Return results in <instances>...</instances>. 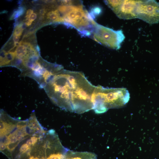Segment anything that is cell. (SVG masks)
<instances>
[{
  "mask_svg": "<svg viewBox=\"0 0 159 159\" xmlns=\"http://www.w3.org/2000/svg\"><path fill=\"white\" fill-rule=\"evenodd\" d=\"M49 83V95L60 107L82 114L93 110L95 87L81 72L62 69L54 75Z\"/></svg>",
  "mask_w": 159,
  "mask_h": 159,
  "instance_id": "obj_1",
  "label": "cell"
},
{
  "mask_svg": "<svg viewBox=\"0 0 159 159\" xmlns=\"http://www.w3.org/2000/svg\"><path fill=\"white\" fill-rule=\"evenodd\" d=\"M30 147L26 143L23 144L19 149L20 153L21 154L25 153L28 150Z\"/></svg>",
  "mask_w": 159,
  "mask_h": 159,
  "instance_id": "obj_16",
  "label": "cell"
},
{
  "mask_svg": "<svg viewBox=\"0 0 159 159\" xmlns=\"http://www.w3.org/2000/svg\"><path fill=\"white\" fill-rule=\"evenodd\" d=\"M26 144L29 147L32 144V142L31 139H28L26 141Z\"/></svg>",
  "mask_w": 159,
  "mask_h": 159,
  "instance_id": "obj_27",
  "label": "cell"
},
{
  "mask_svg": "<svg viewBox=\"0 0 159 159\" xmlns=\"http://www.w3.org/2000/svg\"><path fill=\"white\" fill-rule=\"evenodd\" d=\"M58 9L49 11L47 14V18L53 22L64 23V21Z\"/></svg>",
  "mask_w": 159,
  "mask_h": 159,
  "instance_id": "obj_7",
  "label": "cell"
},
{
  "mask_svg": "<svg viewBox=\"0 0 159 159\" xmlns=\"http://www.w3.org/2000/svg\"><path fill=\"white\" fill-rule=\"evenodd\" d=\"M9 140L10 143H14L16 142L17 141L16 137H12Z\"/></svg>",
  "mask_w": 159,
  "mask_h": 159,
  "instance_id": "obj_25",
  "label": "cell"
},
{
  "mask_svg": "<svg viewBox=\"0 0 159 159\" xmlns=\"http://www.w3.org/2000/svg\"><path fill=\"white\" fill-rule=\"evenodd\" d=\"M37 17V14L35 13H33L29 19L32 22L34 21Z\"/></svg>",
  "mask_w": 159,
  "mask_h": 159,
  "instance_id": "obj_20",
  "label": "cell"
},
{
  "mask_svg": "<svg viewBox=\"0 0 159 159\" xmlns=\"http://www.w3.org/2000/svg\"><path fill=\"white\" fill-rule=\"evenodd\" d=\"M46 12V11L45 9H42L39 11V14L41 16H44Z\"/></svg>",
  "mask_w": 159,
  "mask_h": 159,
  "instance_id": "obj_26",
  "label": "cell"
},
{
  "mask_svg": "<svg viewBox=\"0 0 159 159\" xmlns=\"http://www.w3.org/2000/svg\"><path fill=\"white\" fill-rule=\"evenodd\" d=\"M35 130L37 132L40 133L43 132V131L41 127L39 125L36 128Z\"/></svg>",
  "mask_w": 159,
  "mask_h": 159,
  "instance_id": "obj_24",
  "label": "cell"
},
{
  "mask_svg": "<svg viewBox=\"0 0 159 159\" xmlns=\"http://www.w3.org/2000/svg\"><path fill=\"white\" fill-rule=\"evenodd\" d=\"M66 159H97L94 153L88 152H78L68 150L66 154Z\"/></svg>",
  "mask_w": 159,
  "mask_h": 159,
  "instance_id": "obj_6",
  "label": "cell"
},
{
  "mask_svg": "<svg viewBox=\"0 0 159 159\" xmlns=\"http://www.w3.org/2000/svg\"><path fill=\"white\" fill-rule=\"evenodd\" d=\"M39 126V123L35 119L32 120L30 121L29 124V127L31 129L35 130L36 128Z\"/></svg>",
  "mask_w": 159,
  "mask_h": 159,
  "instance_id": "obj_14",
  "label": "cell"
},
{
  "mask_svg": "<svg viewBox=\"0 0 159 159\" xmlns=\"http://www.w3.org/2000/svg\"><path fill=\"white\" fill-rule=\"evenodd\" d=\"M26 21L25 22V25L27 26H30L32 22L29 19L26 20H25Z\"/></svg>",
  "mask_w": 159,
  "mask_h": 159,
  "instance_id": "obj_23",
  "label": "cell"
},
{
  "mask_svg": "<svg viewBox=\"0 0 159 159\" xmlns=\"http://www.w3.org/2000/svg\"><path fill=\"white\" fill-rule=\"evenodd\" d=\"M6 146L4 143L1 142L0 146V150L2 151L4 150L6 148Z\"/></svg>",
  "mask_w": 159,
  "mask_h": 159,
  "instance_id": "obj_22",
  "label": "cell"
},
{
  "mask_svg": "<svg viewBox=\"0 0 159 159\" xmlns=\"http://www.w3.org/2000/svg\"><path fill=\"white\" fill-rule=\"evenodd\" d=\"M26 155L29 157L27 159H49L48 156V151L46 153V154L45 153L44 155H41V156L31 155L30 153L29 154H26ZM26 159H27L26 158Z\"/></svg>",
  "mask_w": 159,
  "mask_h": 159,
  "instance_id": "obj_13",
  "label": "cell"
},
{
  "mask_svg": "<svg viewBox=\"0 0 159 159\" xmlns=\"http://www.w3.org/2000/svg\"><path fill=\"white\" fill-rule=\"evenodd\" d=\"M27 125V122L25 121H21L18 122L17 127L18 129L25 128Z\"/></svg>",
  "mask_w": 159,
  "mask_h": 159,
  "instance_id": "obj_17",
  "label": "cell"
},
{
  "mask_svg": "<svg viewBox=\"0 0 159 159\" xmlns=\"http://www.w3.org/2000/svg\"><path fill=\"white\" fill-rule=\"evenodd\" d=\"M23 24L20 23L17 25L15 27L13 33V36H17L20 37L24 30Z\"/></svg>",
  "mask_w": 159,
  "mask_h": 159,
  "instance_id": "obj_12",
  "label": "cell"
},
{
  "mask_svg": "<svg viewBox=\"0 0 159 159\" xmlns=\"http://www.w3.org/2000/svg\"><path fill=\"white\" fill-rule=\"evenodd\" d=\"M25 11V8L22 7H19L17 10L14 11L10 17V19L12 20L17 18L22 15Z\"/></svg>",
  "mask_w": 159,
  "mask_h": 159,
  "instance_id": "obj_11",
  "label": "cell"
},
{
  "mask_svg": "<svg viewBox=\"0 0 159 159\" xmlns=\"http://www.w3.org/2000/svg\"><path fill=\"white\" fill-rule=\"evenodd\" d=\"M27 48L22 44H18L14 52L16 57L18 59L23 60L29 54H31Z\"/></svg>",
  "mask_w": 159,
  "mask_h": 159,
  "instance_id": "obj_9",
  "label": "cell"
},
{
  "mask_svg": "<svg viewBox=\"0 0 159 159\" xmlns=\"http://www.w3.org/2000/svg\"><path fill=\"white\" fill-rule=\"evenodd\" d=\"M128 91L124 88H107L95 86L92 95L93 110L96 113L106 112L109 109L125 105L130 99Z\"/></svg>",
  "mask_w": 159,
  "mask_h": 159,
  "instance_id": "obj_2",
  "label": "cell"
},
{
  "mask_svg": "<svg viewBox=\"0 0 159 159\" xmlns=\"http://www.w3.org/2000/svg\"><path fill=\"white\" fill-rule=\"evenodd\" d=\"M10 143L6 146L7 149L10 151H12L17 146L18 143Z\"/></svg>",
  "mask_w": 159,
  "mask_h": 159,
  "instance_id": "obj_15",
  "label": "cell"
},
{
  "mask_svg": "<svg viewBox=\"0 0 159 159\" xmlns=\"http://www.w3.org/2000/svg\"><path fill=\"white\" fill-rule=\"evenodd\" d=\"M20 37L14 36L13 37V40L14 42V47L16 45H18L19 42H18L19 39H20Z\"/></svg>",
  "mask_w": 159,
  "mask_h": 159,
  "instance_id": "obj_19",
  "label": "cell"
},
{
  "mask_svg": "<svg viewBox=\"0 0 159 159\" xmlns=\"http://www.w3.org/2000/svg\"><path fill=\"white\" fill-rule=\"evenodd\" d=\"M138 0H111L109 7L120 19L137 18L136 9Z\"/></svg>",
  "mask_w": 159,
  "mask_h": 159,
  "instance_id": "obj_5",
  "label": "cell"
},
{
  "mask_svg": "<svg viewBox=\"0 0 159 159\" xmlns=\"http://www.w3.org/2000/svg\"><path fill=\"white\" fill-rule=\"evenodd\" d=\"M98 43L109 48L119 49L125 37L121 30H114L96 23L90 36Z\"/></svg>",
  "mask_w": 159,
  "mask_h": 159,
  "instance_id": "obj_3",
  "label": "cell"
},
{
  "mask_svg": "<svg viewBox=\"0 0 159 159\" xmlns=\"http://www.w3.org/2000/svg\"><path fill=\"white\" fill-rule=\"evenodd\" d=\"M137 18L150 24L159 22V3L155 0H138Z\"/></svg>",
  "mask_w": 159,
  "mask_h": 159,
  "instance_id": "obj_4",
  "label": "cell"
},
{
  "mask_svg": "<svg viewBox=\"0 0 159 159\" xmlns=\"http://www.w3.org/2000/svg\"><path fill=\"white\" fill-rule=\"evenodd\" d=\"M15 127V125L1 120L0 127L1 137H2L9 133Z\"/></svg>",
  "mask_w": 159,
  "mask_h": 159,
  "instance_id": "obj_10",
  "label": "cell"
},
{
  "mask_svg": "<svg viewBox=\"0 0 159 159\" xmlns=\"http://www.w3.org/2000/svg\"><path fill=\"white\" fill-rule=\"evenodd\" d=\"M23 136L21 135H18L16 137V138L18 141H20L22 138Z\"/></svg>",
  "mask_w": 159,
  "mask_h": 159,
  "instance_id": "obj_28",
  "label": "cell"
},
{
  "mask_svg": "<svg viewBox=\"0 0 159 159\" xmlns=\"http://www.w3.org/2000/svg\"><path fill=\"white\" fill-rule=\"evenodd\" d=\"M33 13V10L32 9H28L26 11L25 16L26 18L25 20L29 19Z\"/></svg>",
  "mask_w": 159,
  "mask_h": 159,
  "instance_id": "obj_18",
  "label": "cell"
},
{
  "mask_svg": "<svg viewBox=\"0 0 159 159\" xmlns=\"http://www.w3.org/2000/svg\"><path fill=\"white\" fill-rule=\"evenodd\" d=\"M31 139L32 142V145L34 146L37 143L38 140V138L35 136H33L31 138Z\"/></svg>",
  "mask_w": 159,
  "mask_h": 159,
  "instance_id": "obj_21",
  "label": "cell"
},
{
  "mask_svg": "<svg viewBox=\"0 0 159 159\" xmlns=\"http://www.w3.org/2000/svg\"><path fill=\"white\" fill-rule=\"evenodd\" d=\"M3 54V55L0 56L1 66L8 64L16 57L14 52H4Z\"/></svg>",
  "mask_w": 159,
  "mask_h": 159,
  "instance_id": "obj_8",
  "label": "cell"
}]
</instances>
